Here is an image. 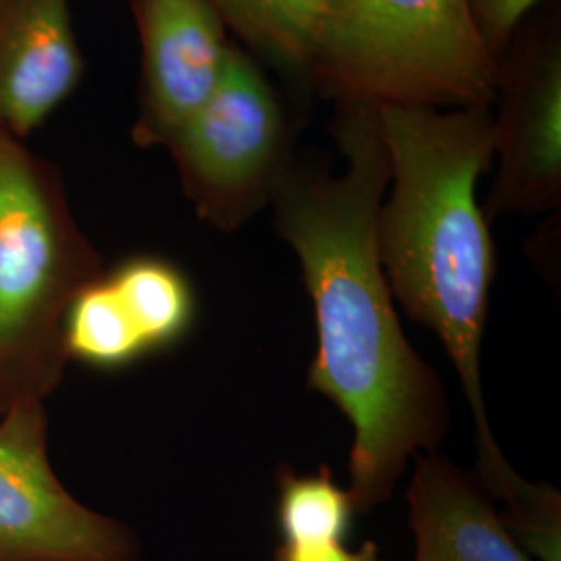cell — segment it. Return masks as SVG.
Instances as JSON below:
<instances>
[{"mask_svg": "<svg viewBox=\"0 0 561 561\" xmlns=\"http://www.w3.org/2000/svg\"><path fill=\"white\" fill-rule=\"evenodd\" d=\"M141 46L131 138L164 148L219 88L233 42L206 0H129Z\"/></svg>", "mask_w": 561, "mask_h": 561, "instance_id": "obj_9", "label": "cell"}, {"mask_svg": "<svg viewBox=\"0 0 561 561\" xmlns=\"http://www.w3.org/2000/svg\"><path fill=\"white\" fill-rule=\"evenodd\" d=\"M81 76L69 0H0V134L27 138Z\"/></svg>", "mask_w": 561, "mask_h": 561, "instance_id": "obj_10", "label": "cell"}, {"mask_svg": "<svg viewBox=\"0 0 561 561\" xmlns=\"http://www.w3.org/2000/svg\"><path fill=\"white\" fill-rule=\"evenodd\" d=\"M198 319L194 283L175 262L131 256L73 298L62 319L67 362L113 373L169 352L187 340Z\"/></svg>", "mask_w": 561, "mask_h": 561, "instance_id": "obj_8", "label": "cell"}, {"mask_svg": "<svg viewBox=\"0 0 561 561\" xmlns=\"http://www.w3.org/2000/svg\"><path fill=\"white\" fill-rule=\"evenodd\" d=\"M391 180L379 210V254L393 298L454 362L479 443L477 477L495 500L524 479L493 437L482 393V340L495 245L477 187L495 162L491 106H377Z\"/></svg>", "mask_w": 561, "mask_h": 561, "instance_id": "obj_2", "label": "cell"}, {"mask_svg": "<svg viewBox=\"0 0 561 561\" xmlns=\"http://www.w3.org/2000/svg\"><path fill=\"white\" fill-rule=\"evenodd\" d=\"M497 71L468 0H322L310 81L335 101L491 106Z\"/></svg>", "mask_w": 561, "mask_h": 561, "instance_id": "obj_4", "label": "cell"}, {"mask_svg": "<svg viewBox=\"0 0 561 561\" xmlns=\"http://www.w3.org/2000/svg\"><path fill=\"white\" fill-rule=\"evenodd\" d=\"M356 516L347 489L335 484L329 466L308 477H298L289 466L280 470L277 526L285 547L343 545Z\"/></svg>", "mask_w": 561, "mask_h": 561, "instance_id": "obj_13", "label": "cell"}, {"mask_svg": "<svg viewBox=\"0 0 561 561\" xmlns=\"http://www.w3.org/2000/svg\"><path fill=\"white\" fill-rule=\"evenodd\" d=\"M491 104L497 175L486 219L541 215L561 202V30L558 13L516 32Z\"/></svg>", "mask_w": 561, "mask_h": 561, "instance_id": "obj_7", "label": "cell"}, {"mask_svg": "<svg viewBox=\"0 0 561 561\" xmlns=\"http://www.w3.org/2000/svg\"><path fill=\"white\" fill-rule=\"evenodd\" d=\"M412 461L405 497L414 561H537L510 535L477 474L437 451Z\"/></svg>", "mask_w": 561, "mask_h": 561, "instance_id": "obj_11", "label": "cell"}, {"mask_svg": "<svg viewBox=\"0 0 561 561\" xmlns=\"http://www.w3.org/2000/svg\"><path fill=\"white\" fill-rule=\"evenodd\" d=\"M0 561H141L136 530L83 505L55 474L44 401L0 416Z\"/></svg>", "mask_w": 561, "mask_h": 561, "instance_id": "obj_6", "label": "cell"}, {"mask_svg": "<svg viewBox=\"0 0 561 561\" xmlns=\"http://www.w3.org/2000/svg\"><path fill=\"white\" fill-rule=\"evenodd\" d=\"M275 561H381L379 547L375 541L362 542L358 549H350L343 545L296 549L280 545L275 553Z\"/></svg>", "mask_w": 561, "mask_h": 561, "instance_id": "obj_15", "label": "cell"}, {"mask_svg": "<svg viewBox=\"0 0 561 561\" xmlns=\"http://www.w3.org/2000/svg\"><path fill=\"white\" fill-rule=\"evenodd\" d=\"M343 169L294 161L273 194V225L298 256L314 308L308 387L352 424L350 497L368 514L393 497L408 463L437 451L451 424L439 373L408 341L379 254L391 164L379 111L337 101Z\"/></svg>", "mask_w": 561, "mask_h": 561, "instance_id": "obj_1", "label": "cell"}, {"mask_svg": "<svg viewBox=\"0 0 561 561\" xmlns=\"http://www.w3.org/2000/svg\"><path fill=\"white\" fill-rule=\"evenodd\" d=\"M294 129L275 85L233 46L219 88L164 146L202 221L233 233L271 202Z\"/></svg>", "mask_w": 561, "mask_h": 561, "instance_id": "obj_5", "label": "cell"}, {"mask_svg": "<svg viewBox=\"0 0 561 561\" xmlns=\"http://www.w3.org/2000/svg\"><path fill=\"white\" fill-rule=\"evenodd\" d=\"M102 273L59 171L0 134V416L57 391L67 366L62 319Z\"/></svg>", "mask_w": 561, "mask_h": 561, "instance_id": "obj_3", "label": "cell"}, {"mask_svg": "<svg viewBox=\"0 0 561 561\" xmlns=\"http://www.w3.org/2000/svg\"><path fill=\"white\" fill-rule=\"evenodd\" d=\"M248 50L310 81L322 0H206Z\"/></svg>", "mask_w": 561, "mask_h": 561, "instance_id": "obj_12", "label": "cell"}, {"mask_svg": "<svg viewBox=\"0 0 561 561\" xmlns=\"http://www.w3.org/2000/svg\"><path fill=\"white\" fill-rule=\"evenodd\" d=\"M482 41L491 55L500 59L505 46L520 30L522 21L541 0H468Z\"/></svg>", "mask_w": 561, "mask_h": 561, "instance_id": "obj_14", "label": "cell"}]
</instances>
